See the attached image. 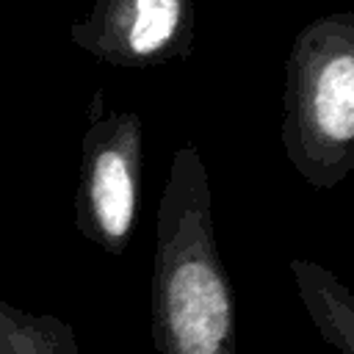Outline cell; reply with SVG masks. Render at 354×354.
Listing matches in <instances>:
<instances>
[{
    "label": "cell",
    "mask_w": 354,
    "mask_h": 354,
    "mask_svg": "<svg viewBox=\"0 0 354 354\" xmlns=\"http://www.w3.org/2000/svg\"><path fill=\"white\" fill-rule=\"evenodd\" d=\"M155 354H238L232 282L218 249L207 166L196 144L174 149L155 218Z\"/></svg>",
    "instance_id": "1"
},
{
    "label": "cell",
    "mask_w": 354,
    "mask_h": 354,
    "mask_svg": "<svg viewBox=\"0 0 354 354\" xmlns=\"http://www.w3.org/2000/svg\"><path fill=\"white\" fill-rule=\"evenodd\" d=\"M279 136L290 166L315 191L354 171V11L318 14L293 36Z\"/></svg>",
    "instance_id": "2"
},
{
    "label": "cell",
    "mask_w": 354,
    "mask_h": 354,
    "mask_svg": "<svg viewBox=\"0 0 354 354\" xmlns=\"http://www.w3.org/2000/svg\"><path fill=\"white\" fill-rule=\"evenodd\" d=\"M141 116L136 111H102V91H97L80 141L75 227L108 254H122L130 246L141 207Z\"/></svg>",
    "instance_id": "3"
},
{
    "label": "cell",
    "mask_w": 354,
    "mask_h": 354,
    "mask_svg": "<svg viewBox=\"0 0 354 354\" xmlns=\"http://www.w3.org/2000/svg\"><path fill=\"white\" fill-rule=\"evenodd\" d=\"M75 47L122 69L188 61L196 39L194 0H94L69 28Z\"/></svg>",
    "instance_id": "4"
},
{
    "label": "cell",
    "mask_w": 354,
    "mask_h": 354,
    "mask_svg": "<svg viewBox=\"0 0 354 354\" xmlns=\"http://www.w3.org/2000/svg\"><path fill=\"white\" fill-rule=\"evenodd\" d=\"M288 268L299 301L324 343L337 354H354V290L310 257H290Z\"/></svg>",
    "instance_id": "5"
},
{
    "label": "cell",
    "mask_w": 354,
    "mask_h": 354,
    "mask_svg": "<svg viewBox=\"0 0 354 354\" xmlns=\"http://www.w3.org/2000/svg\"><path fill=\"white\" fill-rule=\"evenodd\" d=\"M0 354H80L69 321L0 299Z\"/></svg>",
    "instance_id": "6"
}]
</instances>
